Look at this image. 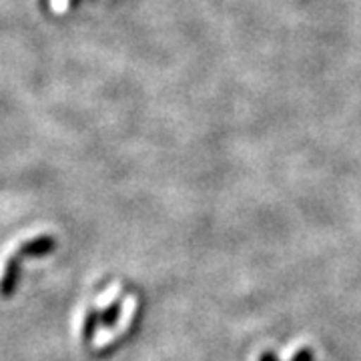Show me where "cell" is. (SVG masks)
Instances as JSON below:
<instances>
[{"instance_id":"obj_5","label":"cell","mask_w":361,"mask_h":361,"mask_svg":"<svg viewBox=\"0 0 361 361\" xmlns=\"http://www.w3.org/2000/svg\"><path fill=\"white\" fill-rule=\"evenodd\" d=\"M259 361H279L277 360V355L275 353H271V351H265L261 357H259Z\"/></svg>"},{"instance_id":"obj_2","label":"cell","mask_w":361,"mask_h":361,"mask_svg":"<svg viewBox=\"0 0 361 361\" xmlns=\"http://www.w3.org/2000/svg\"><path fill=\"white\" fill-rule=\"evenodd\" d=\"M99 327H101V310H90L82 322V341L90 343V339L99 331Z\"/></svg>"},{"instance_id":"obj_4","label":"cell","mask_w":361,"mask_h":361,"mask_svg":"<svg viewBox=\"0 0 361 361\" xmlns=\"http://www.w3.org/2000/svg\"><path fill=\"white\" fill-rule=\"evenodd\" d=\"M293 361H313V353H311L310 349H301V351H297Z\"/></svg>"},{"instance_id":"obj_1","label":"cell","mask_w":361,"mask_h":361,"mask_svg":"<svg viewBox=\"0 0 361 361\" xmlns=\"http://www.w3.org/2000/svg\"><path fill=\"white\" fill-rule=\"evenodd\" d=\"M56 247V239L44 233V235H39L35 239H28L23 245L18 247L14 251V255L8 257L6 261V267H4V273L0 277V297L2 299H11L13 293L18 287V279H20V269H23V261L25 259H37L44 257L54 251Z\"/></svg>"},{"instance_id":"obj_3","label":"cell","mask_w":361,"mask_h":361,"mask_svg":"<svg viewBox=\"0 0 361 361\" xmlns=\"http://www.w3.org/2000/svg\"><path fill=\"white\" fill-rule=\"evenodd\" d=\"M121 315V301H115L106 310H101V327H113Z\"/></svg>"}]
</instances>
